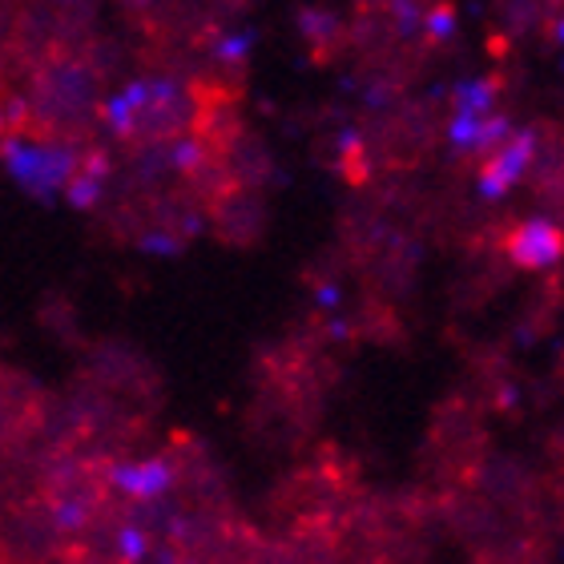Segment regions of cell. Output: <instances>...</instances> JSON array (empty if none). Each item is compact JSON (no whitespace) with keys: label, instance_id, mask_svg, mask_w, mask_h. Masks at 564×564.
I'll return each mask as SVG.
<instances>
[{"label":"cell","instance_id":"obj_1","mask_svg":"<svg viewBox=\"0 0 564 564\" xmlns=\"http://www.w3.org/2000/svg\"><path fill=\"white\" fill-rule=\"evenodd\" d=\"M4 153H9L12 174L21 177L24 189H33L36 198L57 194L65 182H73V170H82L69 150H24L21 141H9Z\"/></svg>","mask_w":564,"mask_h":564},{"label":"cell","instance_id":"obj_2","mask_svg":"<svg viewBox=\"0 0 564 564\" xmlns=\"http://www.w3.org/2000/svg\"><path fill=\"white\" fill-rule=\"evenodd\" d=\"M532 150H536V138L524 130V133H512V138H508L492 158H484V165H480V194L484 198H492V202L505 198L508 189L524 177V170H529Z\"/></svg>","mask_w":564,"mask_h":564},{"label":"cell","instance_id":"obj_3","mask_svg":"<svg viewBox=\"0 0 564 564\" xmlns=\"http://www.w3.org/2000/svg\"><path fill=\"white\" fill-rule=\"evenodd\" d=\"M508 254H512L517 267L549 271V267H556V262L564 259V230L553 223H544V218L517 226L512 238H508Z\"/></svg>","mask_w":564,"mask_h":564},{"label":"cell","instance_id":"obj_4","mask_svg":"<svg viewBox=\"0 0 564 564\" xmlns=\"http://www.w3.org/2000/svg\"><path fill=\"white\" fill-rule=\"evenodd\" d=\"M109 484L133 500H158L174 484V468L165 459H145V464H113Z\"/></svg>","mask_w":564,"mask_h":564},{"label":"cell","instance_id":"obj_5","mask_svg":"<svg viewBox=\"0 0 564 564\" xmlns=\"http://www.w3.org/2000/svg\"><path fill=\"white\" fill-rule=\"evenodd\" d=\"M496 97V82L488 77V82H464L456 85V109L459 113H484V109L492 106Z\"/></svg>","mask_w":564,"mask_h":564},{"label":"cell","instance_id":"obj_6","mask_svg":"<svg viewBox=\"0 0 564 564\" xmlns=\"http://www.w3.org/2000/svg\"><path fill=\"white\" fill-rule=\"evenodd\" d=\"M512 138V126H508L505 118H488L480 121V133H476V145H471V153H480V158H492L505 141Z\"/></svg>","mask_w":564,"mask_h":564},{"label":"cell","instance_id":"obj_7","mask_svg":"<svg viewBox=\"0 0 564 564\" xmlns=\"http://www.w3.org/2000/svg\"><path fill=\"white\" fill-rule=\"evenodd\" d=\"M170 162L182 170V174H198V170H206V145H202L198 138H182L170 150Z\"/></svg>","mask_w":564,"mask_h":564},{"label":"cell","instance_id":"obj_8","mask_svg":"<svg viewBox=\"0 0 564 564\" xmlns=\"http://www.w3.org/2000/svg\"><path fill=\"white\" fill-rule=\"evenodd\" d=\"M423 29H427V36H432V45H440V41H447L452 29H456V12L447 9V4H435V9L423 17Z\"/></svg>","mask_w":564,"mask_h":564},{"label":"cell","instance_id":"obj_9","mask_svg":"<svg viewBox=\"0 0 564 564\" xmlns=\"http://www.w3.org/2000/svg\"><path fill=\"white\" fill-rule=\"evenodd\" d=\"M101 198V177L97 174H77L69 182V202L73 206H82V210H89V206H94V202Z\"/></svg>","mask_w":564,"mask_h":564},{"label":"cell","instance_id":"obj_10","mask_svg":"<svg viewBox=\"0 0 564 564\" xmlns=\"http://www.w3.org/2000/svg\"><path fill=\"white\" fill-rule=\"evenodd\" d=\"M118 549H121V556H126V561H141V556H145V549H150V541H145V532H138V529H121Z\"/></svg>","mask_w":564,"mask_h":564},{"label":"cell","instance_id":"obj_11","mask_svg":"<svg viewBox=\"0 0 564 564\" xmlns=\"http://www.w3.org/2000/svg\"><path fill=\"white\" fill-rule=\"evenodd\" d=\"M250 53V33H242V36H226L223 45L214 48V57L218 61H230V65H235V61H242Z\"/></svg>","mask_w":564,"mask_h":564},{"label":"cell","instance_id":"obj_12","mask_svg":"<svg viewBox=\"0 0 564 564\" xmlns=\"http://www.w3.org/2000/svg\"><path fill=\"white\" fill-rule=\"evenodd\" d=\"M85 517H89V512H85V505H77V500L53 508V520H57V529H82Z\"/></svg>","mask_w":564,"mask_h":564},{"label":"cell","instance_id":"obj_13","mask_svg":"<svg viewBox=\"0 0 564 564\" xmlns=\"http://www.w3.org/2000/svg\"><path fill=\"white\" fill-rule=\"evenodd\" d=\"M391 12H395V24H400V33H415V24H420V9H415L412 0H391Z\"/></svg>","mask_w":564,"mask_h":564},{"label":"cell","instance_id":"obj_14","mask_svg":"<svg viewBox=\"0 0 564 564\" xmlns=\"http://www.w3.org/2000/svg\"><path fill=\"white\" fill-rule=\"evenodd\" d=\"M182 247L177 238H162V235H145L141 238V250H153V254H174Z\"/></svg>","mask_w":564,"mask_h":564},{"label":"cell","instance_id":"obj_15","mask_svg":"<svg viewBox=\"0 0 564 564\" xmlns=\"http://www.w3.org/2000/svg\"><path fill=\"white\" fill-rule=\"evenodd\" d=\"M553 36H556V41H561V45H564V17H561V21L553 24Z\"/></svg>","mask_w":564,"mask_h":564},{"label":"cell","instance_id":"obj_16","mask_svg":"<svg viewBox=\"0 0 564 564\" xmlns=\"http://www.w3.org/2000/svg\"><path fill=\"white\" fill-rule=\"evenodd\" d=\"M359 4H376V0H359Z\"/></svg>","mask_w":564,"mask_h":564}]
</instances>
